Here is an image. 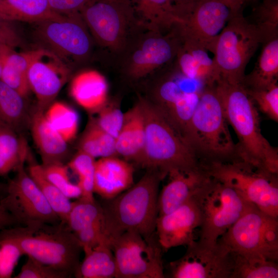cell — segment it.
<instances>
[{"instance_id": "obj_1", "label": "cell", "mask_w": 278, "mask_h": 278, "mask_svg": "<svg viewBox=\"0 0 278 278\" xmlns=\"http://www.w3.org/2000/svg\"><path fill=\"white\" fill-rule=\"evenodd\" d=\"M225 116L238 138L239 159L278 174V150L263 135L257 108L241 84L219 79L214 85Z\"/></svg>"}, {"instance_id": "obj_2", "label": "cell", "mask_w": 278, "mask_h": 278, "mask_svg": "<svg viewBox=\"0 0 278 278\" xmlns=\"http://www.w3.org/2000/svg\"><path fill=\"white\" fill-rule=\"evenodd\" d=\"M147 169L136 183L101 204L110 240L127 231L146 238L155 235L159 185L166 175L157 169Z\"/></svg>"}, {"instance_id": "obj_3", "label": "cell", "mask_w": 278, "mask_h": 278, "mask_svg": "<svg viewBox=\"0 0 278 278\" xmlns=\"http://www.w3.org/2000/svg\"><path fill=\"white\" fill-rule=\"evenodd\" d=\"M214 85L205 86L201 92L183 132L202 166L240 159Z\"/></svg>"}, {"instance_id": "obj_4", "label": "cell", "mask_w": 278, "mask_h": 278, "mask_svg": "<svg viewBox=\"0 0 278 278\" xmlns=\"http://www.w3.org/2000/svg\"><path fill=\"white\" fill-rule=\"evenodd\" d=\"M0 237L13 241L24 255L75 276L82 249L66 224L18 225L0 231Z\"/></svg>"}, {"instance_id": "obj_5", "label": "cell", "mask_w": 278, "mask_h": 278, "mask_svg": "<svg viewBox=\"0 0 278 278\" xmlns=\"http://www.w3.org/2000/svg\"><path fill=\"white\" fill-rule=\"evenodd\" d=\"M145 120L143 166L157 169L167 176L173 170L201 167L182 134L155 104L141 99Z\"/></svg>"}, {"instance_id": "obj_6", "label": "cell", "mask_w": 278, "mask_h": 278, "mask_svg": "<svg viewBox=\"0 0 278 278\" xmlns=\"http://www.w3.org/2000/svg\"><path fill=\"white\" fill-rule=\"evenodd\" d=\"M216 180L233 188L263 212L278 217V174L241 159L202 166Z\"/></svg>"}, {"instance_id": "obj_7", "label": "cell", "mask_w": 278, "mask_h": 278, "mask_svg": "<svg viewBox=\"0 0 278 278\" xmlns=\"http://www.w3.org/2000/svg\"><path fill=\"white\" fill-rule=\"evenodd\" d=\"M262 43L255 25L240 12L235 14L219 35L213 52L220 79L241 84L246 67Z\"/></svg>"}, {"instance_id": "obj_8", "label": "cell", "mask_w": 278, "mask_h": 278, "mask_svg": "<svg viewBox=\"0 0 278 278\" xmlns=\"http://www.w3.org/2000/svg\"><path fill=\"white\" fill-rule=\"evenodd\" d=\"M80 13L96 41L115 52L124 51L138 22L133 0H91Z\"/></svg>"}, {"instance_id": "obj_9", "label": "cell", "mask_w": 278, "mask_h": 278, "mask_svg": "<svg viewBox=\"0 0 278 278\" xmlns=\"http://www.w3.org/2000/svg\"><path fill=\"white\" fill-rule=\"evenodd\" d=\"M230 251L278 260V217L254 205L218 239Z\"/></svg>"}, {"instance_id": "obj_10", "label": "cell", "mask_w": 278, "mask_h": 278, "mask_svg": "<svg viewBox=\"0 0 278 278\" xmlns=\"http://www.w3.org/2000/svg\"><path fill=\"white\" fill-rule=\"evenodd\" d=\"M202 220L199 239L215 243L255 205L233 188L211 177L199 193Z\"/></svg>"}, {"instance_id": "obj_11", "label": "cell", "mask_w": 278, "mask_h": 278, "mask_svg": "<svg viewBox=\"0 0 278 278\" xmlns=\"http://www.w3.org/2000/svg\"><path fill=\"white\" fill-rule=\"evenodd\" d=\"M116 266V278L165 277L162 252L156 234L146 238L125 232L110 241Z\"/></svg>"}, {"instance_id": "obj_12", "label": "cell", "mask_w": 278, "mask_h": 278, "mask_svg": "<svg viewBox=\"0 0 278 278\" xmlns=\"http://www.w3.org/2000/svg\"><path fill=\"white\" fill-rule=\"evenodd\" d=\"M16 173L6 184L0 204L16 221L18 225L31 227L61 223L42 192L22 163Z\"/></svg>"}, {"instance_id": "obj_13", "label": "cell", "mask_w": 278, "mask_h": 278, "mask_svg": "<svg viewBox=\"0 0 278 278\" xmlns=\"http://www.w3.org/2000/svg\"><path fill=\"white\" fill-rule=\"evenodd\" d=\"M36 33L46 48L65 61L89 56L92 40L80 12L38 22Z\"/></svg>"}, {"instance_id": "obj_14", "label": "cell", "mask_w": 278, "mask_h": 278, "mask_svg": "<svg viewBox=\"0 0 278 278\" xmlns=\"http://www.w3.org/2000/svg\"><path fill=\"white\" fill-rule=\"evenodd\" d=\"M168 272L172 278H231L230 250L218 241L198 239L187 246L182 257L169 264Z\"/></svg>"}, {"instance_id": "obj_15", "label": "cell", "mask_w": 278, "mask_h": 278, "mask_svg": "<svg viewBox=\"0 0 278 278\" xmlns=\"http://www.w3.org/2000/svg\"><path fill=\"white\" fill-rule=\"evenodd\" d=\"M148 30L132 46L128 45L126 48L129 50L124 65L127 74L133 79L143 78L169 64L176 57L182 43L176 27L165 35Z\"/></svg>"}, {"instance_id": "obj_16", "label": "cell", "mask_w": 278, "mask_h": 278, "mask_svg": "<svg viewBox=\"0 0 278 278\" xmlns=\"http://www.w3.org/2000/svg\"><path fill=\"white\" fill-rule=\"evenodd\" d=\"M237 13L223 0H199L176 28L182 41L213 54L219 35Z\"/></svg>"}, {"instance_id": "obj_17", "label": "cell", "mask_w": 278, "mask_h": 278, "mask_svg": "<svg viewBox=\"0 0 278 278\" xmlns=\"http://www.w3.org/2000/svg\"><path fill=\"white\" fill-rule=\"evenodd\" d=\"M200 190L175 210L158 216L155 234L163 251L187 246L197 240L196 231L200 230L202 220Z\"/></svg>"}, {"instance_id": "obj_18", "label": "cell", "mask_w": 278, "mask_h": 278, "mask_svg": "<svg viewBox=\"0 0 278 278\" xmlns=\"http://www.w3.org/2000/svg\"><path fill=\"white\" fill-rule=\"evenodd\" d=\"M68 65L53 52L40 48L28 72L30 90L34 93L36 108L45 112L54 101L70 75Z\"/></svg>"}, {"instance_id": "obj_19", "label": "cell", "mask_w": 278, "mask_h": 278, "mask_svg": "<svg viewBox=\"0 0 278 278\" xmlns=\"http://www.w3.org/2000/svg\"><path fill=\"white\" fill-rule=\"evenodd\" d=\"M167 175L169 181L159 194V216L169 213L187 202L211 178L202 166L186 171L173 170Z\"/></svg>"}, {"instance_id": "obj_20", "label": "cell", "mask_w": 278, "mask_h": 278, "mask_svg": "<svg viewBox=\"0 0 278 278\" xmlns=\"http://www.w3.org/2000/svg\"><path fill=\"white\" fill-rule=\"evenodd\" d=\"M134 168L126 161L115 157L101 158L95 161L94 192L104 200L112 199L133 183Z\"/></svg>"}, {"instance_id": "obj_21", "label": "cell", "mask_w": 278, "mask_h": 278, "mask_svg": "<svg viewBox=\"0 0 278 278\" xmlns=\"http://www.w3.org/2000/svg\"><path fill=\"white\" fill-rule=\"evenodd\" d=\"M145 144V120L140 100L124 113V123L115 139L117 154L143 166Z\"/></svg>"}, {"instance_id": "obj_22", "label": "cell", "mask_w": 278, "mask_h": 278, "mask_svg": "<svg viewBox=\"0 0 278 278\" xmlns=\"http://www.w3.org/2000/svg\"><path fill=\"white\" fill-rule=\"evenodd\" d=\"M44 112L37 108L31 116V133L42 159V165L64 164L67 154V143L51 127Z\"/></svg>"}, {"instance_id": "obj_23", "label": "cell", "mask_w": 278, "mask_h": 278, "mask_svg": "<svg viewBox=\"0 0 278 278\" xmlns=\"http://www.w3.org/2000/svg\"><path fill=\"white\" fill-rule=\"evenodd\" d=\"M108 85L105 77L95 71H88L76 76L70 88L72 96L85 110L98 112L106 104Z\"/></svg>"}, {"instance_id": "obj_24", "label": "cell", "mask_w": 278, "mask_h": 278, "mask_svg": "<svg viewBox=\"0 0 278 278\" xmlns=\"http://www.w3.org/2000/svg\"><path fill=\"white\" fill-rule=\"evenodd\" d=\"M262 44V51L253 70L248 75H245L241 83L247 90L265 89L277 83L278 36Z\"/></svg>"}, {"instance_id": "obj_25", "label": "cell", "mask_w": 278, "mask_h": 278, "mask_svg": "<svg viewBox=\"0 0 278 278\" xmlns=\"http://www.w3.org/2000/svg\"><path fill=\"white\" fill-rule=\"evenodd\" d=\"M25 98L0 79V125L17 133L30 127L32 115Z\"/></svg>"}, {"instance_id": "obj_26", "label": "cell", "mask_w": 278, "mask_h": 278, "mask_svg": "<svg viewBox=\"0 0 278 278\" xmlns=\"http://www.w3.org/2000/svg\"><path fill=\"white\" fill-rule=\"evenodd\" d=\"M40 48L22 53H17L11 48L3 61L1 79L3 82L26 98L30 90L28 72L36 58Z\"/></svg>"}, {"instance_id": "obj_27", "label": "cell", "mask_w": 278, "mask_h": 278, "mask_svg": "<svg viewBox=\"0 0 278 278\" xmlns=\"http://www.w3.org/2000/svg\"><path fill=\"white\" fill-rule=\"evenodd\" d=\"M84 253V258L80 263L75 277L116 278V262L109 239Z\"/></svg>"}, {"instance_id": "obj_28", "label": "cell", "mask_w": 278, "mask_h": 278, "mask_svg": "<svg viewBox=\"0 0 278 278\" xmlns=\"http://www.w3.org/2000/svg\"><path fill=\"white\" fill-rule=\"evenodd\" d=\"M47 0H0V16L11 22L38 23L59 17Z\"/></svg>"}, {"instance_id": "obj_29", "label": "cell", "mask_w": 278, "mask_h": 278, "mask_svg": "<svg viewBox=\"0 0 278 278\" xmlns=\"http://www.w3.org/2000/svg\"><path fill=\"white\" fill-rule=\"evenodd\" d=\"M136 13L148 29L163 32L181 23L170 0H135Z\"/></svg>"}, {"instance_id": "obj_30", "label": "cell", "mask_w": 278, "mask_h": 278, "mask_svg": "<svg viewBox=\"0 0 278 278\" xmlns=\"http://www.w3.org/2000/svg\"><path fill=\"white\" fill-rule=\"evenodd\" d=\"M29 153L26 141L12 129L0 125V176L16 170Z\"/></svg>"}, {"instance_id": "obj_31", "label": "cell", "mask_w": 278, "mask_h": 278, "mask_svg": "<svg viewBox=\"0 0 278 278\" xmlns=\"http://www.w3.org/2000/svg\"><path fill=\"white\" fill-rule=\"evenodd\" d=\"M27 160L29 163V175L36 182L61 222L67 224L72 202L46 179L41 164L40 165L35 161L30 152Z\"/></svg>"}, {"instance_id": "obj_32", "label": "cell", "mask_w": 278, "mask_h": 278, "mask_svg": "<svg viewBox=\"0 0 278 278\" xmlns=\"http://www.w3.org/2000/svg\"><path fill=\"white\" fill-rule=\"evenodd\" d=\"M230 252L231 278H277V262Z\"/></svg>"}, {"instance_id": "obj_33", "label": "cell", "mask_w": 278, "mask_h": 278, "mask_svg": "<svg viewBox=\"0 0 278 278\" xmlns=\"http://www.w3.org/2000/svg\"><path fill=\"white\" fill-rule=\"evenodd\" d=\"M79 147V150L95 159L117 154L115 138L101 129L95 119L90 120L86 126L80 138Z\"/></svg>"}, {"instance_id": "obj_34", "label": "cell", "mask_w": 278, "mask_h": 278, "mask_svg": "<svg viewBox=\"0 0 278 278\" xmlns=\"http://www.w3.org/2000/svg\"><path fill=\"white\" fill-rule=\"evenodd\" d=\"M104 222L101 205L95 199L80 197L72 202L67 225L75 234L94 224Z\"/></svg>"}, {"instance_id": "obj_35", "label": "cell", "mask_w": 278, "mask_h": 278, "mask_svg": "<svg viewBox=\"0 0 278 278\" xmlns=\"http://www.w3.org/2000/svg\"><path fill=\"white\" fill-rule=\"evenodd\" d=\"M51 127L66 142L73 140L78 132L79 118L74 109L60 101L53 102L44 112Z\"/></svg>"}, {"instance_id": "obj_36", "label": "cell", "mask_w": 278, "mask_h": 278, "mask_svg": "<svg viewBox=\"0 0 278 278\" xmlns=\"http://www.w3.org/2000/svg\"><path fill=\"white\" fill-rule=\"evenodd\" d=\"M95 158L89 154L79 150L67 164L78 176L77 183L81 191V197L90 200L94 197V177Z\"/></svg>"}, {"instance_id": "obj_37", "label": "cell", "mask_w": 278, "mask_h": 278, "mask_svg": "<svg viewBox=\"0 0 278 278\" xmlns=\"http://www.w3.org/2000/svg\"><path fill=\"white\" fill-rule=\"evenodd\" d=\"M254 14V21L252 23L259 31L263 43L278 36L277 0H264V4Z\"/></svg>"}, {"instance_id": "obj_38", "label": "cell", "mask_w": 278, "mask_h": 278, "mask_svg": "<svg viewBox=\"0 0 278 278\" xmlns=\"http://www.w3.org/2000/svg\"><path fill=\"white\" fill-rule=\"evenodd\" d=\"M42 166L46 179L67 198L78 199L81 197L78 185L70 181L67 166L58 164Z\"/></svg>"}, {"instance_id": "obj_39", "label": "cell", "mask_w": 278, "mask_h": 278, "mask_svg": "<svg viewBox=\"0 0 278 278\" xmlns=\"http://www.w3.org/2000/svg\"><path fill=\"white\" fill-rule=\"evenodd\" d=\"M246 90L254 103H256L258 106L259 110L271 119L277 122V83L273 84L265 89L259 90L246 89Z\"/></svg>"}, {"instance_id": "obj_40", "label": "cell", "mask_w": 278, "mask_h": 278, "mask_svg": "<svg viewBox=\"0 0 278 278\" xmlns=\"http://www.w3.org/2000/svg\"><path fill=\"white\" fill-rule=\"evenodd\" d=\"M24 255L18 245L11 240L0 237V278H10L20 257Z\"/></svg>"}, {"instance_id": "obj_41", "label": "cell", "mask_w": 278, "mask_h": 278, "mask_svg": "<svg viewBox=\"0 0 278 278\" xmlns=\"http://www.w3.org/2000/svg\"><path fill=\"white\" fill-rule=\"evenodd\" d=\"M96 120L99 127L115 139L118 136L124 120V113L114 105L106 104L99 111Z\"/></svg>"}, {"instance_id": "obj_42", "label": "cell", "mask_w": 278, "mask_h": 278, "mask_svg": "<svg viewBox=\"0 0 278 278\" xmlns=\"http://www.w3.org/2000/svg\"><path fill=\"white\" fill-rule=\"evenodd\" d=\"M15 278H67L66 273L49 266L43 264L36 259L27 256L20 272Z\"/></svg>"}, {"instance_id": "obj_43", "label": "cell", "mask_w": 278, "mask_h": 278, "mask_svg": "<svg viewBox=\"0 0 278 278\" xmlns=\"http://www.w3.org/2000/svg\"><path fill=\"white\" fill-rule=\"evenodd\" d=\"M74 234L83 252L94 248L105 240H109L104 222L94 224Z\"/></svg>"}, {"instance_id": "obj_44", "label": "cell", "mask_w": 278, "mask_h": 278, "mask_svg": "<svg viewBox=\"0 0 278 278\" xmlns=\"http://www.w3.org/2000/svg\"><path fill=\"white\" fill-rule=\"evenodd\" d=\"M21 43V39L14 22L0 16V45L15 48Z\"/></svg>"}, {"instance_id": "obj_45", "label": "cell", "mask_w": 278, "mask_h": 278, "mask_svg": "<svg viewBox=\"0 0 278 278\" xmlns=\"http://www.w3.org/2000/svg\"><path fill=\"white\" fill-rule=\"evenodd\" d=\"M51 9L62 15L80 12L91 0H47Z\"/></svg>"}, {"instance_id": "obj_46", "label": "cell", "mask_w": 278, "mask_h": 278, "mask_svg": "<svg viewBox=\"0 0 278 278\" xmlns=\"http://www.w3.org/2000/svg\"><path fill=\"white\" fill-rule=\"evenodd\" d=\"M199 0H170L179 19L182 22L191 12Z\"/></svg>"}, {"instance_id": "obj_47", "label": "cell", "mask_w": 278, "mask_h": 278, "mask_svg": "<svg viewBox=\"0 0 278 278\" xmlns=\"http://www.w3.org/2000/svg\"><path fill=\"white\" fill-rule=\"evenodd\" d=\"M18 225L13 216L0 204V231Z\"/></svg>"}, {"instance_id": "obj_48", "label": "cell", "mask_w": 278, "mask_h": 278, "mask_svg": "<svg viewBox=\"0 0 278 278\" xmlns=\"http://www.w3.org/2000/svg\"><path fill=\"white\" fill-rule=\"evenodd\" d=\"M11 48H12L6 45H0V79L1 77V74L3 69L4 59L7 53Z\"/></svg>"}, {"instance_id": "obj_49", "label": "cell", "mask_w": 278, "mask_h": 278, "mask_svg": "<svg viewBox=\"0 0 278 278\" xmlns=\"http://www.w3.org/2000/svg\"><path fill=\"white\" fill-rule=\"evenodd\" d=\"M226 2L235 12L240 11V9L244 0H223Z\"/></svg>"}, {"instance_id": "obj_50", "label": "cell", "mask_w": 278, "mask_h": 278, "mask_svg": "<svg viewBox=\"0 0 278 278\" xmlns=\"http://www.w3.org/2000/svg\"><path fill=\"white\" fill-rule=\"evenodd\" d=\"M6 189V185L0 182V198L4 195Z\"/></svg>"}, {"instance_id": "obj_51", "label": "cell", "mask_w": 278, "mask_h": 278, "mask_svg": "<svg viewBox=\"0 0 278 278\" xmlns=\"http://www.w3.org/2000/svg\"><path fill=\"white\" fill-rule=\"evenodd\" d=\"M247 1H250V0H244V2Z\"/></svg>"}]
</instances>
